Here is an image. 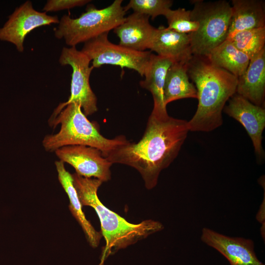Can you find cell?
<instances>
[{
  "label": "cell",
  "mask_w": 265,
  "mask_h": 265,
  "mask_svg": "<svg viewBox=\"0 0 265 265\" xmlns=\"http://www.w3.org/2000/svg\"><path fill=\"white\" fill-rule=\"evenodd\" d=\"M189 132L187 121L152 110L142 138L130 141L106 157L111 163L131 166L141 175L148 189L155 187L161 171L177 157Z\"/></svg>",
  "instance_id": "obj_1"
},
{
  "label": "cell",
  "mask_w": 265,
  "mask_h": 265,
  "mask_svg": "<svg viewBox=\"0 0 265 265\" xmlns=\"http://www.w3.org/2000/svg\"><path fill=\"white\" fill-rule=\"evenodd\" d=\"M187 66L198 100L194 115L187 121L189 130L211 132L222 125L223 109L236 93L238 78L213 65L207 57L193 55Z\"/></svg>",
  "instance_id": "obj_2"
},
{
  "label": "cell",
  "mask_w": 265,
  "mask_h": 265,
  "mask_svg": "<svg viewBox=\"0 0 265 265\" xmlns=\"http://www.w3.org/2000/svg\"><path fill=\"white\" fill-rule=\"evenodd\" d=\"M72 176L82 206L92 207L100 219L102 234L106 240L100 265L109 255L163 229L161 223L152 219L138 224L128 222L100 201L97 191L102 181L94 178L83 177L76 173Z\"/></svg>",
  "instance_id": "obj_3"
},
{
  "label": "cell",
  "mask_w": 265,
  "mask_h": 265,
  "mask_svg": "<svg viewBox=\"0 0 265 265\" xmlns=\"http://www.w3.org/2000/svg\"><path fill=\"white\" fill-rule=\"evenodd\" d=\"M49 125L55 128L60 124L59 131L55 134L45 136L42 143L49 152L69 145H85L96 148L104 157L130 141L124 135L113 139L104 137L97 123L90 121L80 106L75 104L66 105L60 112L49 120Z\"/></svg>",
  "instance_id": "obj_4"
},
{
  "label": "cell",
  "mask_w": 265,
  "mask_h": 265,
  "mask_svg": "<svg viewBox=\"0 0 265 265\" xmlns=\"http://www.w3.org/2000/svg\"><path fill=\"white\" fill-rule=\"evenodd\" d=\"M192 20L198 23V29L189 33L193 55L207 57L211 52L227 38L232 7L226 0H192Z\"/></svg>",
  "instance_id": "obj_5"
},
{
  "label": "cell",
  "mask_w": 265,
  "mask_h": 265,
  "mask_svg": "<svg viewBox=\"0 0 265 265\" xmlns=\"http://www.w3.org/2000/svg\"><path fill=\"white\" fill-rule=\"evenodd\" d=\"M122 0H115L106 8L97 9L88 5L86 12L77 18L64 15L60 19L55 30L57 39L63 38L66 44L76 47L114 29L125 19L126 11Z\"/></svg>",
  "instance_id": "obj_6"
},
{
  "label": "cell",
  "mask_w": 265,
  "mask_h": 265,
  "mask_svg": "<svg viewBox=\"0 0 265 265\" xmlns=\"http://www.w3.org/2000/svg\"><path fill=\"white\" fill-rule=\"evenodd\" d=\"M91 60L76 47H64L61 52L59 62L61 65H70L72 68L71 94L67 102L60 103L54 109L51 117L55 116L70 103L79 105L86 116L98 110L97 98L92 91L89 82L92 71Z\"/></svg>",
  "instance_id": "obj_7"
},
{
  "label": "cell",
  "mask_w": 265,
  "mask_h": 265,
  "mask_svg": "<svg viewBox=\"0 0 265 265\" xmlns=\"http://www.w3.org/2000/svg\"><path fill=\"white\" fill-rule=\"evenodd\" d=\"M105 33L84 43L80 51L92 61V66L99 68L103 65L119 66L136 71L144 76L149 65L151 51L139 52L112 43Z\"/></svg>",
  "instance_id": "obj_8"
},
{
  "label": "cell",
  "mask_w": 265,
  "mask_h": 265,
  "mask_svg": "<svg viewBox=\"0 0 265 265\" xmlns=\"http://www.w3.org/2000/svg\"><path fill=\"white\" fill-rule=\"evenodd\" d=\"M59 22L57 16L38 11L33 8L31 1L26 0L15 9L0 28V40L11 43L18 51L22 53L24 50L25 39L32 30Z\"/></svg>",
  "instance_id": "obj_9"
},
{
  "label": "cell",
  "mask_w": 265,
  "mask_h": 265,
  "mask_svg": "<svg viewBox=\"0 0 265 265\" xmlns=\"http://www.w3.org/2000/svg\"><path fill=\"white\" fill-rule=\"evenodd\" d=\"M56 157L64 163L72 166L78 174L106 182L111 178L112 165L99 149L85 145H69L55 151Z\"/></svg>",
  "instance_id": "obj_10"
},
{
  "label": "cell",
  "mask_w": 265,
  "mask_h": 265,
  "mask_svg": "<svg viewBox=\"0 0 265 265\" xmlns=\"http://www.w3.org/2000/svg\"><path fill=\"white\" fill-rule=\"evenodd\" d=\"M223 112L240 123L250 137L255 155L259 161L265 158L262 146L265 128V109L236 93L228 101Z\"/></svg>",
  "instance_id": "obj_11"
},
{
  "label": "cell",
  "mask_w": 265,
  "mask_h": 265,
  "mask_svg": "<svg viewBox=\"0 0 265 265\" xmlns=\"http://www.w3.org/2000/svg\"><path fill=\"white\" fill-rule=\"evenodd\" d=\"M201 240L221 253L231 265H265L257 258L251 239L226 236L204 227Z\"/></svg>",
  "instance_id": "obj_12"
},
{
  "label": "cell",
  "mask_w": 265,
  "mask_h": 265,
  "mask_svg": "<svg viewBox=\"0 0 265 265\" xmlns=\"http://www.w3.org/2000/svg\"><path fill=\"white\" fill-rule=\"evenodd\" d=\"M149 49L173 63L187 64L193 57L189 34L162 26L155 28Z\"/></svg>",
  "instance_id": "obj_13"
},
{
  "label": "cell",
  "mask_w": 265,
  "mask_h": 265,
  "mask_svg": "<svg viewBox=\"0 0 265 265\" xmlns=\"http://www.w3.org/2000/svg\"><path fill=\"white\" fill-rule=\"evenodd\" d=\"M149 17L133 12L113 29L119 38V45L132 50L144 52L149 47L155 28L150 23Z\"/></svg>",
  "instance_id": "obj_14"
},
{
  "label": "cell",
  "mask_w": 265,
  "mask_h": 265,
  "mask_svg": "<svg viewBox=\"0 0 265 265\" xmlns=\"http://www.w3.org/2000/svg\"><path fill=\"white\" fill-rule=\"evenodd\" d=\"M236 93L265 107V49L250 59L245 72L238 78Z\"/></svg>",
  "instance_id": "obj_15"
},
{
  "label": "cell",
  "mask_w": 265,
  "mask_h": 265,
  "mask_svg": "<svg viewBox=\"0 0 265 265\" xmlns=\"http://www.w3.org/2000/svg\"><path fill=\"white\" fill-rule=\"evenodd\" d=\"M232 16L228 35L244 30L265 26L263 1L232 0Z\"/></svg>",
  "instance_id": "obj_16"
},
{
  "label": "cell",
  "mask_w": 265,
  "mask_h": 265,
  "mask_svg": "<svg viewBox=\"0 0 265 265\" xmlns=\"http://www.w3.org/2000/svg\"><path fill=\"white\" fill-rule=\"evenodd\" d=\"M55 165L58 180L69 199V210L81 226L90 245L92 247H97L99 244L101 235L95 230L83 212L82 205L73 184L72 174L67 171L64 163L62 161H55Z\"/></svg>",
  "instance_id": "obj_17"
},
{
  "label": "cell",
  "mask_w": 265,
  "mask_h": 265,
  "mask_svg": "<svg viewBox=\"0 0 265 265\" xmlns=\"http://www.w3.org/2000/svg\"><path fill=\"white\" fill-rule=\"evenodd\" d=\"M173 63L169 59L153 53L151 55L144 75L145 79L139 84L152 95L154 101L152 110L159 112L167 111L164 102V86L166 72Z\"/></svg>",
  "instance_id": "obj_18"
},
{
  "label": "cell",
  "mask_w": 265,
  "mask_h": 265,
  "mask_svg": "<svg viewBox=\"0 0 265 265\" xmlns=\"http://www.w3.org/2000/svg\"><path fill=\"white\" fill-rule=\"evenodd\" d=\"M187 64L174 62L168 69L163 90L164 102L166 106L179 99H197L196 87L189 80Z\"/></svg>",
  "instance_id": "obj_19"
},
{
  "label": "cell",
  "mask_w": 265,
  "mask_h": 265,
  "mask_svg": "<svg viewBox=\"0 0 265 265\" xmlns=\"http://www.w3.org/2000/svg\"><path fill=\"white\" fill-rule=\"evenodd\" d=\"M207 57L213 65L238 78L244 73L250 61L248 56L228 39L214 48Z\"/></svg>",
  "instance_id": "obj_20"
},
{
  "label": "cell",
  "mask_w": 265,
  "mask_h": 265,
  "mask_svg": "<svg viewBox=\"0 0 265 265\" xmlns=\"http://www.w3.org/2000/svg\"><path fill=\"white\" fill-rule=\"evenodd\" d=\"M226 39L251 59L265 49V26L237 32Z\"/></svg>",
  "instance_id": "obj_21"
},
{
  "label": "cell",
  "mask_w": 265,
  "mask_h": 265,
  "mask_svg": "<svg viewBox=\"0 0 265 265\" xmlns=\"http://www.w3.org/2000/svg\"><path fill=\"white\" fill-rule=\"evenodd\" d=\"M172 4L171 0H131L124 9L126 12L132 9L133 12L151 17L154 20L158 16H165Z\"/></svg>",
  "instance_id": "obj_22"
},
{
  "label": "cell",
  "mask_w": 265,
  "mask_h": 265,
  "mask_svg": "<svg viewBox=\"0 0 265 265\" xmlns=\"http://www.w3.org/2000/svg\"><path fill=\"white\" fill-rule=\"evenodd\" d=\"M164 16L167 19V27L179 33L189 34L199 27L198 23L191 19L190 10L185 8L170 9Z\"/></svg>",
  "instance_id": "obj_23"
},
{
  "label": "cell",
  "mask_w": 265,
  "mask_h": 265,
  "mask_svg": "<svg viewBox=\"0 0 265 265\" xmlns=\"http://www.w3.org/2000/svg\"><path fill=\"white\" fill-rule=\"evenodd\" d=\"M90 1L91 0H49L44 5L43 10L46 13L56 12L82 6Z\"/></svg>",
  "instance_id": "obj_24"
},
{
  "label": "cell",
  "mask_w": 265,
  "mask_h": 265,
  "mask_svg": "<svg viewBox=\"0 0 265 265\" xmlns=\"http://www.w3.org/2000/svg\"><path fill=\"white\" fill-rule=\"evenodd\" d=\"M256 218L261 224L265 223V189L264 190V199L256 214Z\"/></svg>",
  "instance_id": "obj_25"
},
{
  "label": "cell",
  "mask_w": 265,
  "mask_h": 265,
  "mask_svg": "<svg viewBox=\"0 0 265 265\" xmlns=\"http://www.w3.org/2000/svg\"><path fill=\"white\" fill-rule=\"evenodd\" d=\"M265 223L262 224V226L260 229V233L262 238L265 241Z\"/></svg>",
  "instance_id": "obj_26"
}]
</instances>
